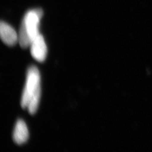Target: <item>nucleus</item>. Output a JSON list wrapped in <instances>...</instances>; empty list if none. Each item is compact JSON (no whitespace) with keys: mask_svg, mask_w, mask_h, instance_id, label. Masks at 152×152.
<instances>
[{"mask_svg":"<svg viewBox=\"0 0 152 152\" xmlns=\"http://www.w3.org/2000/svg\"><path fill=\"white\" fill-rule=\"evenodd\" d=\"M42 14L41 9H36L28 11L24 16L18 34V42L22 48L30 46L33 40L40 34L39 27Z\"/></svg>","mask_w":152,"mask_h":152,"instance_id":"1","label":"nucleus"},{"mask_svg":"<svg viewBox=\"0 0 152 152\" xmlns=\"http://www.w3.org/2000/svg\"><path fill=\"white\" fill-rule=\"evenodd\" d=\"M41 94V76L37 67L31 66L28 70L27 79L22 99V108H27L33 96Z\"/></svg>","mask_w":152,"mask_h":152,"instance_id":"2","label":"nucleus"},{"mask_svg":"<svg viewBox=\"0 0 152 152\" xmlns=\"http://www.w3.org/2000/svg\"><path fill=\"white\" fill-rule=\"evenodd\" d=\"M30 48L33 58L38 62H44L47 56L48 48L44 37L41 34L33 40Z\"/></svg>","mask_w":152,"mask_h":152,"instance_id":"3","label":"nucleus"},{"mask_svg":"<svg viewBox=\"0 0 152 152\" xmlns=\"http://www.w3.org/2000/svg\"><path fill=\"white\" fill-rule=\"evenodd\" d=\"M0 36L4 43L10 46L15 45L19 40L15 30L6 22H1Z\"/></svg>","mask_w":152,"mask_h":152,"instance_id":"4","label":"nucleus"},{"mask_svg":"<svg viewBox=\"0 0 152 152\" xmlns=\"http://www.w3.org/2000/svg\"><path fill=\"white\" fill-rule=\"evenodd\" d=\"M28 137L29 132L26 123L23 120H18L13 132L14 141L18 145H22L27 141Z\"/></svg>","mask_w":152,"mask_h":152,"instance_id":"5","label":"nucleus"}]
</instances>
